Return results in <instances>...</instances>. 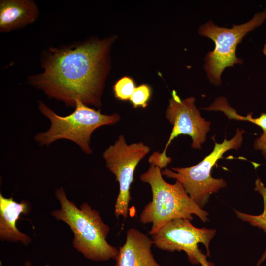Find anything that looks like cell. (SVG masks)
<instances>
[{"label":"cell","instance_id":"obj_1","mask_svg":"<svg viewBox=\"0 0 266 266\" xmlns=\"http://www.w3.org/2000/svg\"><path fill=\"white\" fill-rule=\"evenodd\" d=\"M115 39L111 36L49 47L41 54L42 72L29 76L28 83L67 107L75 108L80 100L100 108Z\"/></svg>","mask_w":266,"mask_h":266},{"label":"cell","instance_id":"obj_2","mask_svg":"<svg viewBox=\"0 0 266 266\" xmlns=\"http://www.w3.org/2000/svg\"><path fill=\"white\" fill-rule=\"evenodd\" d=\"M55 195L61 208L51 214L57 220L65 222L70 227L74 236L73 246L78 252L94 261L115 260L119 250L107 242L110 228L99 213L87 203L81 204L79 208L77 207L67 199L62 187L56 189Z\"/></svg>","mask_w":266,"mask_h":266},{"label":"cell","instance_id":"obj_3","mask_svg":"<svg viewBox=\"0 0 266 266\" xmlns=\"http://www.w3.org/2000/svg\"><path fill=\"white\" fill-rule=\"evenodd\" d=\"M148 169L140 176V179L151 187L152 199L140 214V221L151 223V235L168 222L176 219H193L192 215L203 222L209 221L208 213L200 207L189 196L182 184L176 180L174 184L163 178L158 166L150 164Z\"/></svg>","mask_w":266,"mask_h":266},{"label":"cell","instance_id":"obj_4","mask_svg":"<svg viewBox=\"0 0 266 266\" xmlns=\"http://www.w3.org/2000/svg\"><path fill=\"white\" fill-rule=\"evenodd\" d=\"M38 102L39 111L50 121L46 131L34 135L35 141L41 146L66 139L78 145L83 152L91 154L90 139L93 132L102 126L114 125L121 119L118 113L103 114L100 109L90 108L80 100L76 101L74 111L65 116L56 114L42 101Z\"/></svg>","mask_w":266,"mask_h":266},{"label":"cell","instance_id":"obj_5","mask_svg":"<svg viewBox=\"0 0 266 266\" xmlns=\"http://www.w3.org/2000/svg\"><path fill=\"white\" fill-rule=\"evenodd\" d=\"M243 130L237 129L232 139L225 138L222 143L215 141L213 151L199 163L188 167L165 168L162 175L180 181L190 197L201 208L208 202L211 195L226 187L223 179L213 178L211 172L214 166L223 155L230 149H238L243 141Z\"/></svg>","mask_w":266,"mask_h":266},{"label":"cell","instance_id":"obj_6","mask_svg":"<svg viewBox=\"0 0 266 266\" xmlns=\"http://www.w3.org/2000/svg\"><path fill=\"white\" fill-rule=\"evenodd\" d=\"M266 20V8L254 15L249 21L234 25L231 28L219 27L212 21L200 26L199 33L211 39L214 49L205 58L204 70L209 81L216 85L221 84V75L224 69L242 60L236 55L238 44L250 31L260 26Z\"/></svg>","mask_w":266,"mask_h":266},{"label":"cell","instance_id":"obj_7","mask_svg":"<svg viewBox=\"0 0 266 266\" xmlns=\"http://www.w3.org/2000/svg\"><path fill=\"white\" fill-rule=\"evenodd\" d=\"M171 95L166 117L173 126L172 131L162 152H155L148 159L150 164L158 166L161 169L166 168L172 161L171 158L166 156V151L176 137L188 135L192 140L191 147L200 149L210 129V122L201 117L195 105L194 97L181 100L175 90Z\"/></svg>","mask_w":266,"mask_h":266},{"label":"cell","instance_id":"obj_8","mask_svg":"<svg viewBox=\"0 0 266 266\" xmlns=\"http://www.w3.org/2000/svg\"><path fill=\"white\" fill-rule=\"evenodd\" d=\"M213 229L198 228L187 219H176L165 224L152 235L153 244L157 248L170 252L183 251L193 264L214 266L199 249V243L204 245L207 256H210L209 244L216 234Z\"/></svg>","mask_w":266,"mask_h":266},{"label":"cell","instance_id":"obj_9","mask_svg":"<svg viewBox=\"0 0 266 266\" xmlns=\"http://www.w3.org/2000/svg\"><path fill=\"white\" fill-rule=\"evenodd\" d=\"M150 151V147L143 142L127 144L125 137L120 135L114 144L104 151L106 166L114 174L119 184L115 205L116 217L127 218L131 199L130 188L134 180L135 169Z\"/></svg>","mask_w":266,"mask_h":266},{"label":"cell","instance_id":"obj_10","mask_svg":"<svg viewBox=\"0 0 266 266\" xmlns=\"http://www.w3.org/2000/svg\"><path fill=\"white\" fill-rule=\"evenodd\" d=\"M153 244L146 234L135 228L129 229L125 243L118 249L115 266H163L154 258Z\"/></svg>","mask_w":266,"mask_h":266},{"label":"cell","instance_id":"obj_11","mask_svg":"<svg viewBox=\"0 0 266 266\" xmlns=\"http://www.w3.org/2000/svg\"><path fill=\"white\" fill-rule=\"evenodd\" d=\"M39 10L32 0H0V32L7 33L24 28L38 18Z\"/></svg>","mask_w":266,"mask_h":266},{"label":"cell","instance_id":"obj_12","mask_svg":"<svg viewBox=\"0 0 266 266\" xmlns=\"http://www.w3.org/2000/svg\"><path fill=\"white\" fill-rule=\"evenodd\" d=\"M31 210L29 202L14 201L12 197L7 198L0 193V237L2 241H20L27 245L31 239L21 232L16 222L21 214L27 215Z\"/></svg>","mask_w":266,"mask_h":266},{"label":"cell","instance_id":"obj_13","mask_svg":"<svg viewBox=\"0 0 266 266\" xmlns=\"http://www.w3.org/2000/svg\"><path fill=\"white\" fill-rule=\"evenodd\" d=\"M206 110L220 111L229 119L247 121L259 126L263 130V133L255 140L254 147L256 150H261L266 159V113H263L257 118H253L252 113L246 116L240 115L229 105L227 99L223 97L217 98L214 102L206 108Z\"/></svg>","mask_w":266,"mask_h":266},{"label":"cell","instance_id":"obj_14","mask_svg":"<svg viewBox=\"0 0 266 266\" xmlns=\"http://www.w3.org/2000/svg\"><path fill=\"white\" fill-rule=\"evenodd\" d=\"M255 189L261 193L264 199V211L259 215H252L239 212L234 210L237 216L242 221L248 222L252 226L257 227L266 232V187L263 186V183L258 179L256 181ZM266 258V250L259 260L256 266L259 265Z\"/></svg>","mask_w":266,"mask_h":266},{"label":"cell","instance_id":"obj_15","mask_svg":"<svg viewBox=\"0 0 266 266\" xmlns=\"http://www.w3.org/2000/svg\"><path fill=\"white\" fill-rule=\"evenodd\" d=\"M135 88L133 80L129 77L125 76L116 82L113 90L117 98L122 100H130Z\"/></svg>","mask_w":266,"mask_h":266},{"label":"cell","instance_id":"obj_16","mask_svg":"<svg viewBox=\"0 0 266 266\" xmlns=\"http://www.w3.org/2000/svg\"><path fill=\"white\" fill-rule=\"evenodd\" d=\"M151 96V89L149 86L142 84L135 88L130 98L134 108L141 106L145 108Z\"/></svg>","mask_w":266,"mask_h":266},{"label":"cell","instance_id":"obj_17","mask_svg":"<svg viewBox=\"0 0 266 266\" xmlns=\"http://www.w3.org/2000/svg\"><path fill=\"white\" fill-rule=\"evenodd\" d=\"M24 266H32L31 263L29 261H27L25 262Z\"/></svg>","mask_w":266,"mask_h":266},{"label":"cell","instance_id":"obj_18","mask_svg":"<svg viewBox=\"0 0 266 266\" xmlns=\"http://www.w3.org/2000/svg\"><path fill=\"white\" fill-rule=\"evenodd\" d=\"M263 53L265 55H266V43L265 44L264 46Z\"/></svg>","mask_w":266,"mask_h":266},{"label":"cell","instance_id":"obj_19","mask_svg":"<svg viewBox=\"0 0 266 266\" xmlns=\"http://www.w3.org/2000/svg\"><path fill=\"white\" fill-rule=\"evenodd\" d=\"M45 266H50L49 265H46Z\"/></svg>","mask_w":266,"mask_h":266}]
</instances>
